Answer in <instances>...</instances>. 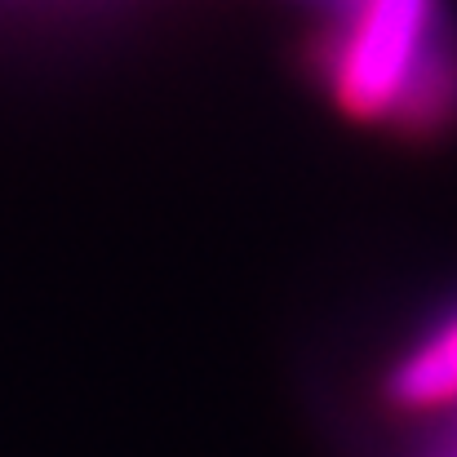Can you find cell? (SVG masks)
<instances>
[{
	"label": "cell",
	"mask_w": 457,
	"mask_h": 457,
	"mask_svg": "<svg viewBox=\"0 0 457 457\" xmlns=\"http://www.w3.org/2000/svg\"><path fill=\"white\" fill-rule=\"evenodd\" d=\"M453 413H457V409H453ZM431 457H457V418H453V431L436 445V453H431Z\"/></svg>",
	"instance_id": "cell-3"
},
{
	"label": "cell",
	"mask_w": 457,
	"mask_h": 457,
	"mask_svg": "<svg viewBox=\"0 0 457 457\" xmlns=\"http://www.w3.org/2000/svg\"><path fill=\"white\" fill-rule=\"evenodd\" d=\"M386 404L400 413L457 409V311L440 315L386 373Z\"/></svg>",
	"instance_id": "cell-2"
},
{
	"label": "cell",
	"mask_w": 457,
	"mask_h": 457,
	"mask_svg": "<svg viewBox=\"0 0 457 457\" xmlns=\"http://www.w3.org/2000/svg\"><path fill=\"white\" fill-rule=\"evenodd\" d=\"M315 67L360 125L431 138L457 120V40L440 0H337Z\"/></svg>",
	"instance_id": "cell-1"
}]
</instances>
